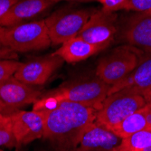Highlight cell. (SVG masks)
<instances>
[{
  "instance_id": "1",
  "label": "cell",
  "mask_w": 151,
  "mask_h": 151,
  "mask_svg": "<svg viewBox=\"0 0 151 151\" xmlns=\"http://www.w3.org/2000/svg\"><path fill=\"white\" fill-rule=\"evenodd\" d=\"M45 121L43 138L63 151H72L81 134L96 119L98 109L70 101L57 102L51 109H41Z\"/></svg>"
},
{
  "instance_id": "2",
  "label": "cell",
  "mask_w": 151,
  "mask_h": 151,
  "mask_svg": "<svg viewBox=\"0 0 151 151\" xmlns=\"http://www.w3.org/2000/svg\"><path fill=\"white\" fill-rule=\"evenodd\" d=\"M111 86L97 76L80 78L42 95L33 107L34 111L51 109L57 102L70 101L99 109L109 94Z\"/></svg>"
},
{
  "instance_id": "3",
  "label": "cell",
  "mask_w": 151,
  "mask_h": 151,
  "mask_svg": "<svg viewBox=\"0 0 151 151\" xmlns=\"http://www.w3.org/2000/svg\"><path fill=\"white\" fill-rule=\"evenodd\" d=\"M0 42L16 52L44 50L52 45L43 19L13 26L0 25Z\"/></svg>"
},
{
  "instance_id": "4",
  "label": "cell",
  "mask_w": 151,
  "mask_h": 151,
  "mask_svg": "<svg viewBox=\"0 0 151 151\" xmlns=\"http://www.w3.org/2000/svg\"><path fill=\"white\" fill-rule=\"evenodd\" d=\"M143 52L129 45H120L99 61L95 75L108 85L112 86L126 78L135 69Z\"/></svg>"
},
{
  "instance_id": "5",
  "label": "cell",
  "mask_w": 151,
  "mask_h": 151,
  "mask_svg": "<svg viewBox=\"0 0 151 151\" xmlns=\"http://www.w3.org/2000/svg\"><path fill=\"white\" fill-rule=\"evenodd\" d=\"M94 13L89 9L63 8L53 12L45 21L52 45H63L79 35Z\"/></svg>"
},
{
  "instance_id": "6",
  "label": "cell",
  "mask_w": 151,
  "mask_h": 151,
  "mask_svg": "<svg viewBox=\"0 0 151 151\" xmlns=\"http://www.w3.org/2000/svg\"><path fill=\"white\" fill-rule=\"evenodd\" d=\"M144 106L146 101L142 95L119 91L105 98L95 120L111 129Z\"/></svg>"
},
{
  "instance_id": "7",
  "label": "cell",
  "mask_w": 151,
  "mask_h": 151,
  "mask_svg": "<svg viewBox=\"0 0 151 151\" xmlns=\"http://www.w3.org/2000/svg\"><path fill=\"white\" fill-rule=\"evenodd\" d=\"M118 31L117 15L101 8L91 16L78 36L103 51L114 41Z\"/></svg>"
},
{
  "instance_id": "8",
  "label": "cell",
  "mask_w": 151,
  "mask_h": 151,
  "mask_svg": "<svg viewBox=\"0 0 151 151\" xmlns=\"http://www.w3.org/2000/svg\"><path fill=\"white\" fill-rule=\"evenodd\" d=\"M119 42L151 52V12L135 13L119 27Z\"/></svg>"
},
{
  "instance_id": "9",
  "label": "cell",
  "mask_w": 151,
  "mask_h": 151,
  "mask_svg": "<svg viewBox=\"0 0 151 151\" xmlns=\"http://www.w3.org/2000/svg\"><path fill=\"white\" fill-rule=\"evenodd\" d=\"M63 63L64 61L54 52L50 55L36 57L22 63L15 77L26 84L41 86L45 83Z\"/></svg>"
},
{
  "instance_id": "10",
  "label": "cell",
  "mask_w": 151,
  "mask_h": 151,
  "mask_svg": "<svg viewBox=\"0 0 151 151\" xmlns=\"http://www.w3.org/2000/svg\"><path fill=\"white\" fill-rule=\"evenodd\" d=\"M43 92L36 86L26 84L13 76L0 82V101L13 111L41 99Z\"/></svg>"
},
{
  "instance_id": "11",
  "label": "cell",
  "mask_w": 151,
  "mask_h": 151,
  "mask_svg": "<svg viewBox=\"0 0 151 151\" xmlns=\"http://www.w3.org/2000/svg\"><path fill=\"white\" fill-rule=\"evenodd\" d=\"M121 139L111 129L94 120L81 134L72 151H112Z\"/></svg>"
},
{
  "instance_id": "12",
  "label": "cell",
  "mask_w": 151,
  "mask_h": 151,
  "mask_svg": "<svg viewBox=\"0 0 151 151\" xmlns=\"http://www.w3.org/2000/svg\"><path fill=\"white\" fill-rule=\"evenodd\" d=\"M17 147L27 145L44 137L45 121L39 111H17L9 115Z\"/></svg>"
},
{
  "instance_id": "13",
  "label": "cell",
  "mask_w": 151,
  "mask_h": 151,
  "mask_svg": "<svg viewBox=\"0 0 151 151\" xmlns=\"http://www.w3.org/2000/svg\"><path fill=\"white\" fill-rule=\"evenodd\" d=\"M119 91L142 96L151 91V52H143L137 67L126 78L111 86L108 95Z\"/></svg>"
},
{
  "instance_id": "14",
  "label": "cell",
  "mask_w": 151,
  "mask_h": 151,
  "mask_svg": "<svg viewBox=\"0 0 151 151\" xmlns=\"http://www.w3.org/2000/svg\"><path fill=\"white\" fill-rule=\"evenodd\" d=\"M53 3L51 0H18L0 19L1 26H13L35 21Z\"/></svg>"
},
{
  "instance_id": "15",
  "label": "cell",
  "mask_w": 151,
  "mask_h": 151,
  "mask_svg": "<svg viewBox=\"0 0 151 151\" xmlns=\"http://www.w3.org/2000/svg\"><path fill=\"white\" fill-rule=\"evenodd\" d=\"M101 51V48L77 36L61 45L54 53L68 63H75L86 60Z\"/></svg>"
},
{
  "instance_id": "16",
  "label": "cell",
  "mask_w": 151,
  "mask_h": 151,
  "mask_svg": "<svg viewBox=\"0 0 151 151\" xmlns=\"http://www.w3.org/2000/svg\"><path fill=\"white\" fill-rule=\"evenodd\" d=\"M148 127H151V108L144 106L111 129L120 139H124Z\"/></svg>"
},
{
  "instance_id": "17",
  "label": "cell",
  "mask_w": 151,
  "mask_h": 151,
  "mask_svg": "<svg viewBox=\"0 0 151 151\" xmlns=\"http://www.w3.org/2000/svg\"><path fill=\"white\" fill-rule=\"evenodd\" d=\"M151 147V127L135 132L121 142L112 151H141Z\"/></svg>"
},
{
  "instance_id": "18",
  "label": "cell",
  "mask_w": 151,
  "mask_h": 151,
  "mask_svg": "<svg viewBox=\"0 0 151 151\" xmlns=\"http://www.w3.org/2000/svg\"><path fill=\"white\" fill-rule=\"evenodd\" d=\"M2 146L7 147H17L9 115H6L5 118L0 121V147Z\"/></svg>"
},
{
  "instance_id": "19",
  "label": "cell",
  "mask_w": 151,
  "mask_h": 151,
  "mask_svg": "<svg viewBox=\"0 0 151 151\" xmlns=\"http://www.w3.org/2000/svg\"><path fill=\"white\" fill-rule=\"evenodd\" d=\"M21 65L17 60H0V82L15 76Z\"/></svg>"
},
{
  "instance_id": "20",
  "label": "cell",
  "mask_w": 151,
  "mask_h": 151,
  "mask_svg": "<svg viewBox=\"0 0 151 151\" xmlns=\"http://www.w3.org/2000/svg\"><path fill=\"white\" fill-rule=\"evenodd\" d=\"M121 10L136 13L151 12V0H126Z\"/></svg>"
},
{
  "instance_id": "21",
  "label": "cell",
  "mask_w": 151,
  "mask_h": 151,
  "mask_svg": "<svg viewBox=\"0 0 151 151\" xmlns=\"http://www.w3.org/2000/svg\"><path fill=\"white\" fill-rule=\"evenodd\" d=\"M102 5V8L109 11V12H116L121 10L124 6L126 0H98Z\"/></svg>"
},
{
  "instance_id": "22",
  "label": "cell",
  "mask_w": 151,
  "mask_h": 151,
  "mask_svg": "<svg viewBox=\"0 0 151 151\" xmlns=\"http://www.w3.org/2000/svg\"><path fill=\"white\" fill-rule=\"evenodd\" d=\"M18 54L0 42V60H17Z\"/></svg>"
},
{
  "instance_id": "23",
  "label": "cell",
  "mask_w": 151,
  "mask_h": 151,
  "mask_svg": "<svg viewBox=\"0 0 151 151\" xmlns=\"http://www.w3.org/2000/svg\"><path fill=\"white\" fill-rule=\"evenodd\" d=\"M18 0H0V19L10 10Z\"/></svg>"
},
{
  "instance_id": "24",
  "label": "cell",
  "mask_w": 151,
  "mask_h": 151,
  "mask_svg": "<svg viewBox=\"0 0 151 151\" xmlns=\"http://www.w3.org/2000/svg\"><path fill=\"white\" fill-rule=\"evenodd\" d=\"M143 97H144L145 101H146V106L151 108V91H148L147 93H146Z\"/></svg>"
},
{
  "instance_id": "25",
  "label": "cell",
  "mask_w": 151,
  "mask_h": 151,
  "mask_svg": "<svg viewBox=\"0 0 151 151\" xmlns=\"http://www.w3.org/2000/svg\"><path fill=\"white\" fill-rule=\"evenodd\" d=\"M0 109H2V111H4V113H5L6 115H10V114H12L13 112H15V111H11V109H9L8 108H6L1 101H0Z\"/></svg>"
},
{
  "instance_id": "26",
  "label": "cell",
  "mask_w": 151,
  "mask_h": 151,
  "mask_svg": "<svg viewBox=\"0 0 151 151\" xmlns=\"http://www.w3.org/2000/svg\"><path fill=\"white\" fill-rule=\"evenodd\" d=\"M51 1L55 4L60 1H74V2H90V1H98V0H51Z\"/></svg>"
},
{
  "instance_id": "27",
  "label": "cell",
  "mask_w": 151,
  "mask_h": 151,
  "mask_svg": "<svg viewBox=\"0 0 151 151\" xmlns=\"http://www.w3.org/2000/svg\"><path fill=\"white\" fill-rule=\"evenodd\" d=\"M5 116H6V114L4 113V111H2V109H0V121H1L5 118Z\"/></svg>"
},
{
  "instance_id": "28",
  "label": "cell",
  "mask_w": 151,
  "mask_h": 151,
  "mask_svg": "<svg viewBox=\"0 0 151 151\" xmlns=\"http://www.w3.org/2000/svg\"><path fill=\"white\" fill-rule=\"evenodd\" d=\"M0 151H4V150L3 149H0Z\"/></svg>"
}]
</instances>
